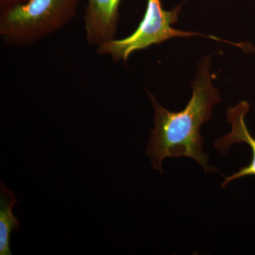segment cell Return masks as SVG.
<instances>
[{
    "instance_id": "cell-1",
    "label": "cell",
    "mask_w": 255,
    "mask_h": 255,
    "mask_svg": "<svg viewBox=\"0 0 255 255\" xmlns=\"http://www.w3.org/2000/svg\"><path fill=\"white\" fill-rule=\"evenodd\" d=\"M210 58L198 65L195 80L191 84L192 97L184 110L172 112L159 105L150 92L149 97L155 110V128L150 130V141L145 153L152 168L163 173L162 161L167 157H187L200 164L205 173L219 172L208 164L209 155L203 150L204 139L200 129L212 117V108L221 102L220 92L213 85Z\"/></svg>"
},
{
    "instance_id": "cell-2",
    "label": "cell",
    "mask_w": 255,
    "mask_h": 255,
    "mask_svg": "<svg viewBox=\"0 0 255 255\" xmlns=\"http://www.w3.org/2000/svg\"><path fill=\"white\" fill-rule=\"evenodd\" d=\"M81 0H27L0 11V37L6 46L22 48L45 39L72 22Z\"/></svg>"
},
{
    "instance_id": "cell-3",
    "label": "cell",
    "mask_w": 255,
    "mask_h": 255,
    "mask_svg": "<svg viewBox=\"0 0 255 255\" xmlns=\"http://www.w3.org/2000/svg\"><path fill=\"white\" fill-rule=\"evenodd\" d=\"M179 6L171 11L163 9L161 0H147L142 21L135 31L122 39L112 40L97 48L99 55L110 56L114 62H127L137 50L160 44L175 37L204 36L194 32L181 31L172 27L177 22Z\"/></svg>"
},
{
    "instance_id": "cell-4",
    "label": "cell",
    "mask_w": 255,
    "mask_h": 255,
    "mask_svg": "<svg viewBox=\"0 0 255 255\" xmlns=\"http://www.w3.org/2000/svg\"><path fill=\"white\" fill-rule=\"evenodd\" d=\"M122 0H87L84 14L87 43L98 47L115 39Z\"/></svg>"
},
{
    "instance_id": "cell-5",
    "label": "cell",
    "mask_w": 255,
    "mask_h": 255,
    "mask_svg": "<svg viewBox=\"0 0 255 255\" xmlns=\"http://www.w3.org/2000/svg\"><path fill=\"white\" fill-rule=\"evenodd\" d=\"M250 110V105L246 101H242L236 107H231L227 111V121L232 127V130L226 135L219 137L214 142L216 150L222 155L228 153L231 146L234 144H248L251 148L252 159L248 166L242 167L236 173L229 177H225L224 182L221 187L225 188L236 179L247 176H255V137H253L247 127L246 116Z\"/></svg>"
},
{
    "instance_id": "cell-6",
    "label": "cell",
    "mask_w": 255,
    "mask_h": 255,
    "mask_svg": "<svg viewBox=\"0 0 255 255\" xmlns=\"http://www.w3.org/2000/svg\"><path fill=\"white\" fill-rule=\"evenodd\" d=\"M17 201L12 191L0 185V255H11L10 235L13 231H19V221L13 214V208Z\"/></svg>"
},
{
    "instance_id": "cell-7",
    "label": "cell",
    "mask_w": 255,
    "mask_h": 255,
    "mask_svg": "<svg viewBox=\"0 0 255 255\" xmlns=\"http://www.w3.org/2000/svg\"><path fill=\"white\" fill-rule=\"evenodd\" d=\"M26 1L27 0H0V11L9 9Z\"/></svg>"
}]
</instances>
